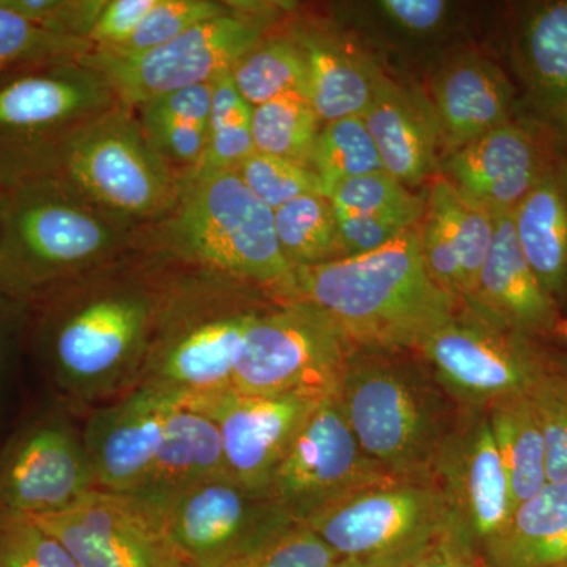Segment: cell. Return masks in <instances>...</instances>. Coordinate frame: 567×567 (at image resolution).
I'll return each mask as SVG.
<instances>
[{
    "label": "cell",
    "instance_id": "6da1fadb",
    "mask_svg": "<svg viewBox=\"0 0 567 567\" xmlns=\"http://www.w3.org/2000/svg\"><path fill=\"white\" fill-rule=\"evenodd\" d=\"M290 292L323 312L354 352L416 350L461 306L429 275L420 224L374 252L295 268Z\"/></svg>",
    "mask_w": 567,
    "mask_h": 567
},
{
    "label": "cell",
    "instance_id": "7a4b0ae2",
    "mask_svg": "<svg viewBox=\"0 0 567 567\" xmlns=\"http://www.w3.org/2000/svg\"><path fill=\"white\" fill-rule=\"evenodd\" d=\"M393 353L353 352L339 385L347 424L365 456L404 481H432L440 446L461 406L416 365Z\"/></svg>",
    "mask_w": 567,
    "mask_h": 567
},
{
    "label": "cell",
    "instance_id": "3957f363",
    "mask_svg": "<svg viewBox=\"0 0 567 567\" xmlns=\"http://www.w3.org/2000/svg\"><path fill=\"white\" fill-rule=\"evenodd\" d=\"M173 223L175 246L219 274L292 290V265L284 256L275 213L235 171L193 173L183 186Z\"/></svg>",
    "mask_w": 567,
    "mask_h": 567
},
{
    "label": "cell",
    "instance_id": "277c9868",
    "mask_svg": "<svg viewBox=\"0 0 567 567\" xmlns=\"http://www.w3.org/2000/svg\"><path fill=\"white\" fill-rule=\"evenodd\" d=\"M155 303L136 287H106L69 306L52 336L55 377L76 401L134 390L152 344Z\"/></svg>",
    "mask_w": 567,
    "mask_h": 567
},
{
    "label": "cell",
    "instance_id": "5b68a950",
    "mask_svg": "<svg viewBox=\"0 0 567 567\" xmlns=\"http://www.w3.org/2000/svg\"><path fill=\"white\" fill-rule=\"evenodd\" d=\"M354 350L323 312L303 301L257 315L244 336L234 390L245 394H338Z\"/></svg>",
    "mask_w": 567,
    "mask_h": 567
},
{
    "label": "cell",
    "instance_id": "8992f818",
    "mask_svg": "<svg viewBox=\"0 0 567 567\" xmlns=\"http://www.w3.org/2000/svg\"><path fill=\"white\" fill-rule=\"evenodd\" d=\"M416 352L461 409H487L505 395L524 393L550 364L532 338L464 305L425 336Z\"/></svg>",
    "mask_w": 567,
    "mask_h": 567
},
{
    "label": "cell",
    "instance_id": "52a82bcc",
    "mask_svg": "<svg viewBox=\"0 0 567 567\" xmlns=\"http://www.w3.org/2000/svg\"><path fill=\"white\" fill-rule=\"evenodd\" d=\"M152 513L183 567H221L297 525L267 492L230 476L197 484Z\"/></svg>",
    "mask_w": 567,
    "mask_h": 567
},
{
    "label": "cell",
    "instance_id": "ba28073f",
    "mask_svg": "<svg viewBox=\"0 0 567 567\" xmlns=\"http://www.w3.org/2000/svg\"><path fill=\"white\" fill-rule=\"evenodd\" d=\"M65 167L78 192L118 215H156L181 194L142 126L122 112L103 115L74 134Z\"/></svg>",
    "mask_w": 567,
    "mask_h": 567
},
{
    "label": "cell",
    "instance_id": "9c48e42d",
    "mask_svg": "<svg viewBox=\"0 0 567 567\" xmlns=\"http://www.w3.org/2000/svg\"><path fill=\"white\" fill-rule=\"evenodd\" d=\"M395 481L365 456L336 394L328 395L298 432L267 494L297 524H305L365 488Z\"/></svg>",
    "mask_w": 567,
    "mask_h": 567
},
{
    "label": "cell",
    "instance_id": "30bf717a",
    "mask_svg": "<svg viewBox=\"0 0 567 567\" xmlns=\"http://www.w3.org/2000/svg\"><path fill=\"white\" fill-rule=\"evenodd\" d=\"M434 481L395 480L358 492L306 520L339 559L413 554L451 517Z\"/></svg>",
    "mask_w": 567,
    "mask_h": 567
},
{
    "label": "cell",
    "instance_id": "8fae6325",
    "mask_svg": "<svg viewBox=\"0 0 567 567\" xmlns=\"http://www.w3.org/2000/svg\"><path fill=\"white\" fill-rule=\"evenodd\" d=\"M259 39L256 25L226 13L142 54L122 58L96 52L89 65L103 74L123 102L142 106L167 93L218 81Z\"/></svg>",
    "mask_w": 567,
    "mask_h": 567
},
{
    "label": "cell",
    "instance_id": "7c38bea8",
    "mask_svg": "<svg viewBox=\"0 0 567 567\" xmlns=\"http://www.w3.org/2000/svg\"><path fill=\"white\" fill-rule=\"evenodd\" d=\"M256 316L215 305H196L174 315L152 339L136 386L153 388L181 401L233 390L238 350Z\"/></svg>",
    "mask_w": 567,
    "mask_h": 567
},
{
    "label": "cell",
    "instance_id": "4fadbf2b",
    "mask_svg": "<svg viewBox=\"0 0 567 567\" xmlns=\"http://www.w3.org/2000/svg\"><path fill=\"white\" fill-rule=\"evenodd\" d=\"M33 518L80 567H183L158 517L133 496L95 488L66 509Z\"/></svg>",
    "mask_w": 567,
    "mask_h": 567
},
{
    "label": "cell",
    "instance_id": "5bb4252c",
    "mask_svg": "<svg viewBox=\"0 0 567 567\" xmlns=\"http://www.w3.org/2000/svg\"><path fill=\"white\" fill-rule=\"evenodd\" d=\"M324 398L245 394L233 388L182 402L203 410L218 425L227 475L252 491L267 492L275 470Z\"/></svg>",
    "mask_w": 567,
    "mask_h": 567
},
{
    "label": "cell",
    "instance_id": "9a60e30c",
    "mask_svg": "<svg viewBox=\"0 0 567 567\" xmlns=\"http://www.w3.org/2000/svg\"><path fill=\"white\" fill-rule=\"evenodd\" d=\"M432 481L481 554L514 509L486 409H461L436 454Z\"/></svg>",
    "mask_w": 567,
    "mask_h": 567
},
{
    "label": "cell",
    "instance_id": "2e32d148",
    "mask_svg": "<svg viewBox=\"0 0 567 567\" xmlns=\"http://www.w3.org/2000/svg\"><path fill=\"white\" fill-rule=\"evenodd\" d=\"M555 163L540 130L513 121L453 148L442 177L465 200L496 218L516 210Z\"/></svg>",
    "mask_w": 567,
    "mask_h": 567
},
{
    "label": "cell",
    "instance_id": "e0dca14e",
    "mask_svg": "<svg viewBox=\"0 0 567 567\" xmlns=\"http://www.w3.org/2000/svg\"><path fill=\"white\" fill-rule=\"evenodd\" d=\"M91 458L70 425H37L18 440L0 468V511L44 516L95 491Z\"/></svg>",
    "mask_w": 567,
    "mask_h": 567
},
{
    "label": "cell",
    "instance_id": "ac0fdd59",
    "mask_svg": "<svg viewBox=\"0 0 567 567\" xmlns=\"http://www.w3.org/2000/svg\"><path fill=\"white\" fill-rule=\"evenodd\" d=\"M181 399L136 386L102 406L85 425L84 445L96 488L133 495L147 480L162 443L167 417Z\"/></svg>",
    "mask_w": 567,
    "mask_h": 567
},
{
    "label": "cell",
    "instance_id": "d6986e66",
    "mask_svg": "<svg viewBox=\"0 0 567 567\" xmlns=\"http://www.w3.org/2000/svg\"><path fill=\"white\" fill-rule=\"evenodd\" d=\"M10 238L25 262L47 274L76 270L110 252L115 230L100 213L70 197L31 196L13 208Z\"/></svg>",
    "mask_w": 567,
    "mask_h": 567
},
{
    "label": "cell",
    "instance_id": "ffe728a7",
    "mask_svg": "<svg viewBox=\"0 0 567 567\" xmlns=\"http://www.w3.org/2000/svg\"><path fill=\"white\" fill-rule=\"evenodd\" d=\"M421 221V254L429 275L458 303H466L494 241V216L439 177L432 182Z\"/></svg>",
    "mask_w": 567,
    "mask_h": 567
},
{
    "label": "cell",
    "instance_id": "44dd1931",
    "mask_svg": "<svg viewBox=\"0 0 567 567\" xmlns=\"http://www.w3.org/2000/svg\"><path fill=\"white\" fill-rule=\"evenodd\" d=\"M464 306L527 338L557 330L558 305L540 286L518 246L513 213L496 216L494 241L481 268L475 293Z\"/></svg>",
    "mask_w": 567,
    "mask_h": 567
},
{
    "label": "cell",
    "instance_id": "7402d4cb",
    "mask_svg": "<svg viewBox=\"0 0 567 567\" xmlns=\"http://www.w3.org/2000/svg\"><path fill=\"white\" fill-rule=\"evenodd\" d=\"M363 121L388 174L406 186L434 173L443 134L423 93L382 76Z\"/></svg>",
    "mask_w": 567,
    "mask_h": 567
},
{
    "label": "cell",
    "instance_id": "603a6c76",
    "mask_svg": "<svg viewBox=\"0 0 567 567\" xmlns=\"http://www.w3.org/2000/svg\"><path fill=\"white\" fill-rule=\"evenodd\" d=\"M227 475L218 425L203 410L178 402L167 417L147 480L133 498L151 511L197 484Z\"/></svg>",
    "mask_w": 567,
    "mask_h": 567
},
{
    "label": "cell",
    "instance_id": "cb8c5ba5",
    "mask_svg": "<svg viewBox=\"0 0 567 567\" xmlns=\"http://www.w3.org/2000/svg\"><path fill=\"white\" fill-rule=\"evenodd\" d=\"M514 87L499 66L477 55L447 63L434 84V106L443 141L451 148L513 122Z\"/></svg>",
    "mask_w": 567,
    "mask_h": 567
},
{
    "label": "cell",
    "instance_id": "d4e9b609",
    "mask_svg": "<svg viewBox=\"0 0 567 567\" xmlns=\"http://www.w3.org/2000/svg\"><path fill=\"white\" fill-rule=\"evenodd\" d=\"M514 233L540 286L567 300V167L555 163L513 212Z\"/></svg>",
    "mask_w": 567,
    "mask_h": 567
},
{
    "label": "cell",
    "instance_id": "484cf974",
    "mask_svg": "<svg viewBox=\"0 0 567 567\" xmlns=\"http://www.w3.org/2000/svg\"><path fill=\"white\" fill-rule=\"evenodd\" d=\"M112 93L103 74L93 69L22 78L0 89V126L35 130L59 125L102 110Z\"/></svg>",
    "mask_w": 567,
    "mask_h": 567
},
{
    "label": "cell",
    "instance_id": "4316f807",
    "mask_svg": "<svg viewBox=\"0 0 567 567\" xmlns=\"http://www.w3.org/2000/svg\"><path fill=\"white\" fill-rule=\"evenodd\" d=\"M481 558L484 567H567V481L548 483L514 507Z\"/></svg>",
    "mask_w": 567,
    "mask_h": 567
},
{
    "label": "cell",
    "instance_id": "83f0119b",
    "mask_svg": "<svg viewBox=\"0 0 567 567\" xmlns=\"http://www.w3.org/2000/svg\"><path fill=\"white\" fill-rule=\"evenodd\" d=\"M306 99L320 123L363 115L374 99L382 74L363 59L324 41L303 44Z\"/></svg>",
    "mask_w": 567,
    "mask_h": 567
},
{
    "label": "cell",
    "instance_id": "f1b7e54d",
    "mask_svg": "<svg viewBox=\"0 0 567 567\" xmlns=\"http://www.w3.org/2000/svg\"><path fill=\"white\" fill-rule=\"evenodd\" d=\"M486 412L516 507L548 484L543 431L527 391L492 402Z\"/></svg>",
    "mask_w": 567,
    "mask_h": 567
},
{
    "label": "cell",
    "instance_id": "f546056e",
    "mask_svg": "<svg viewBox=\"0 0 567 567\" xmlns=\"http://www.w3.org/2000/svg\"><path fill=\"white\" fill-rule=\"evenodd\" d=\"M518 62L537 104L565 117L567 0L543 3L528 14L518 39Z\"/></svg>",
    "mask_w": 567,
    "mask_h": 567
},
{
    "label": "cell",
    "instance_id": "4dcf8cb0",
    "mask_svg": "<svg viewBox=\"0 0 567 567\" xmlns=\"http://www.w3.org/2000/svg\"><path fill=\"white\" fill-rule=\"evenodd\" d=\"M274 213L279 246L293 268L342 259L334 208L324 194H305Z\"/></svg>",
    "mask_w": 567,
    "mask_h": 567
},
{
    "label": "cell",
    "instance_id": "1f68e13d",
    "mask_svg": "<svg viewBox=\"0 0 567 567\" xmlns=\"http://www.w3.org/2000/svg\"><path fill=\"white\" fill-rule=\"evenodd\" d=\"M251 132L257 152L311 167L320 121L305 95L287 93L252 107Z\"/></svg>",
    "mask_w": 567,
    "mask_h": 567
},
{
    "label": "cell",
    "instance_id": "d6a6232c",
    "mask_svg": "<svg viewBox=\"0 0 567 567\" xmlns=\"http://www.w3.org/2000/svg\"><path fill=\"white\" fill-rule=\"evenodd\" d=\"M235 87L251 107L287 95L306 96L303 48L289 40H275L252 48L230 71Z\"/></svg>",
    "mask_w": 567,
    "mask_h": 567
},
{
    "label": "cell",
    "instance_id": "836d02e7",
    "mask_svg": "<svg viewBox=\"0 0 567 567\" xmlns=\"http://www.w3.org/2000/svg\"><path fill=\"white\" fill-rule=\"evenodd\" d=\"M311 169L322 183L324 196L339 183L385 171L363 115L327 123L320 130L312 151Z\"/></svg>",
    "mask_w": 567,
    "mask_h": 567
},
{
    "label": "cell",
    "instance_id": "e575fe53",
    "mask_svg": "<svg viewBox=\"0 0 567 567\" xmlns=\"http://www.w3.org/2000/svg\"><path fill=\"white\" fill-rule=\"evenodd\" d=\"M252 107L235 87L233 76L224 74L213 87L207 147L193 173L235 171L256 152L251 132Z\"/></svg>",
    "mask_w": 567,
    "mask_h": 567
},
{
    "label": "cell",
    "instance_id": "d590c367",
    "mask_svg": "<svg viewBox=\"0 0 567 567\" xmlns=\"http://www.w3.org/2000/svg\"><path fill=\"white\" fill-rule=\"evenodd\" d=\"M334 212L361 216H401L421 221L424 200L393 175L375 173L339 183L328 194Z\"/></svg>",
    "mask_w": 567,
    "mask_h": 567
},
{
    "label": "cell",
    "instance_id": "8d00e7d4",
    "mask_svg": "<svg viewBox=\"0 0 567 567\" xmlns=\"http://www.w3.org/2000/svg\"><path fill=\"white\" fill-rule=\"evenodd\" d=\"M221 14H226V7L212 0H156L128 40L112 50L99 52L122 58L142 54L163 47L194 25Z\"/></svg>",
    "mask_w": 567,
    "mask_h": 567
},
{
    "label": "cell",
    "instance_id": "74e56055",
    "mask_svg": "<svg viewBox=\"0 0 567 567\" xmlns=\"http://www.w3.org/2000/svg\"><path fill=\"white\" fill-rule=\"evenodd\" d=\"M235 173L246 188L274 212L305 194H324L322 183L311 167L262 152L249 155Z\"/></svg>",
    "mask_w": 567,
    "mask_h": 567
},
{
    "label": "cell",
    "instance_id": "f35d334b",
    "mask_svg": "<svg viewBox=\"0 0 567 567\" xmlns=\"http://www.w3.org/2000/svg\"><path fill=\"white\" fill-rule=\"evenodd\" d=\"M546 443L548 483L567 481V374L550 364L527 390Z\"/></svg>",
    "mask_w": 567,
    "mask_h": 567
},
{
    "label": "cell",
    "instance_id": "ab89813d",
    "mask_svg": "<svg viewBox=\"0 0 567 567\" xmlns=\"http://www.w3.org/2000/svg\"><path fill=\"white\" fill-rule=\"evenodd\" d=\"M0 567L80 566L35 518L0 511Z\"/></svg>",
    "mask_w": 567,
    "mask_h": 567
},
{
    "label": "cell",
    "instance_id": "60d3db41",
    "mask_svg": "<svg viewBox=\"0 0 567 567\" xmlns=\"http://www.w3.org/2000/svg\"><path fill=\"white\" fill-rule=\"evenodd\" d=\"M91 41L59 35L0 6V70L25 59L84 54Z\"/></svg>",
    "mask_w": 567,
    "mask_h": 567
},
{
    "label": "cell",
    "instance_id": "b9f144b4",
    "mask_svg": "<svg viewBox=\"0 0 567 567\" xmlns=\"http://www.w3.org/2000/svg\"><path fill=\"white\" fill-rule=\"evenodd\" d=\"M338 559L311 529L297 524L251 554L221 567H333Z\"/></svg>",
    "mask_w": 567,
    "mask_h": 567
},
{
    "label": "cell",
    "instance_id": "7bdbcfd3",
    "mask_svg": "<svg viewBox=\"0 0 567 567\" xmlns=\"http://www.w3.org/2000/svg\"><path fill=\"white\" fill-rule=\"evenodd\" d=\"M336 213L339 246L344 257L364 256L390 245L399 235L421 221L401 216H361Z\"/></svg>",
    "mask_w": 567,
    "mask_h": 567
},
{
    "label": "cell",
    "instance_id": "ee69618b",
    "mask_svg": "<svg viewBox=\"0 0 567 567\" xmlns=\"http://www.w3.org/2000/svg\"><path fill=\"white\" fill-rule=\"evenodd\" d=\"M404 567H484L472 537L454 514L427 543L417 548Z\"/></svg>",
    "mask_w": 567,
    "mask_h": 567
},
{
    "label": "cell",
    "instance_id": "f6af8a7d",
    "mask_svg": "<svg viewBox=\"0 0 567 567\" xmlns=\"http://www.w3.org/2000/svg\"><path fill=\"white\" fill-rule=\"evenodd\" d=\"M156 0H112L104 3L87 40L99 51L112 50L130 39Z\"/></svg>",
    "mask_w": 567,
    "mask_h": 567
},
{
    "label": "cell",
    "instance_id": "bcb514c9",
    "mask_svg": "<svg viewBox=\"0 0 567 567\" xmlns=\"http://www.w3.org/2000/svg\"><path fill=\"white\" fill-rule=\"evenodd\" d=\"M380 9L402 31L415 35L435 31L447 14V3L443 0H385L380 2Z\"/></svg>",
    "mask_w": 567,
    "mask_h": 567
},
{
    "label": "cell",
    "instance_id": "7dc6e473",
    "mask_svg": "<svg viewBox=\"0 0 567 567\" xmlns=\"http://www.w3.org/2000/svg\"><path fill=\"white\" fill-rule=\"evenodd\" d=\"M415 554V551H413ZM413 554L393 555L380 558H344L338 559L333 567H404Z\"/></svg>",
    "mask_w": 567,
    "mask_h": 567
},
{
    "label": "cell",
    "instance_id": "c3c4849f",
    "mask_svg": "<svg viewBox=\"0 0 567 567\" xmlns=\"http://www.w3.org/2000/svg\"><path fill=\"white\" fill-rule=\"evenodd\" d=\"M557 331H559V333L565 336V338L567 339V320H565V322L558 323Z\"/></svg>",
    "mask_w": 567,
    "mask_h": 567
},
{
    "label": "cell",
    "instance_id": "681fc988",
    "mask_svg": "<svg viewBox=\"0 0 567 567\" xmlns=\"http://www.w3.org/2000/svg\"><path fill=\"white\" fill-rule=\"evenodd\" d=\"M0 358H2V342H0Z\"/></svg>",
    "mask_w": 567,
    "mask_h": 567
},
{
    "label": "cell",
    "instance_id": "f907efd6",
    "mask_svg": "<svg viewBox=\"0 0 567 567\" xmlns=\"http://www.w3.org/2000/svg\"><path fill=\"white\" fill-rule=\"evenodd\" d=\"M563 118H565V121L567 122V104H566L565 117H563Z\"/></svg>",
    "mask_w": 567,
    "mask_h": 567
}]
</instances>
